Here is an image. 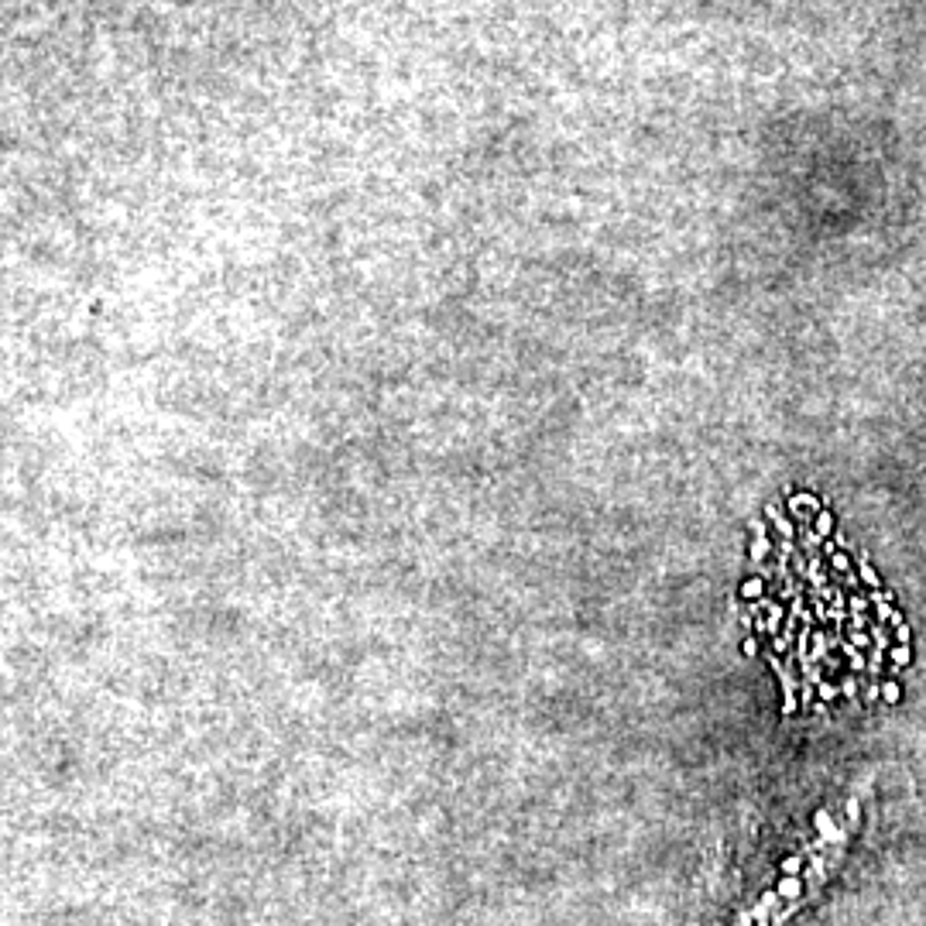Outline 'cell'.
Wrapping results in <instances>:
<instances>
[{"label":"cell","instance_id":"1","mask_svg":"<svg viewBox=\"0 0 926 926\" xmlns=\"http://www.w3.org/2000/svg\"><path fill=\"white\" fill-rule=\"evenodd\" d=\"M882 697L889 700V703H896V700H899V686L896 683H885L882 686Z\"/></svg>","mask_w":926,"mask_h":926},{"label":"cell","instance_id":"2","mask_svg":"<svg viewBox=\"0 0 926 926\" xmlns=\"http://www.w3.org/2000/svg\"><path fill=\"white\" fill-rule=\"evenodd\" d=\"M892 659H896V666H902V662H906V659H910V649H906V645H902V649H899V652H892Z\"/></svg>","mask_w":926,"mask_h":926},{"label":"cell","instance_id":"3","mask_svg":"<svg viewBox=\"0 0 926 926\" xmlns=\"http://www.w3.org/2000/svg\"><path fill=\"white\" fill-rule=\"evenodd\" d=\"M762 590V584L758 580H752V584H744V598H752V594H758Z\"/></svg>","mask_w":926,"mask_h":926},{"label":"cell","instance_id":"4","mask_svg":"<svg viewBox=\"0 0 926 926\" xmlns=\"http://www.w3.org/2000/svg\"><path fill=\"white\" fill-rule=\"evenodd\" d=\"M827 532H830V515H820V536H827Z\"/></svg>","mask_w":926,"mask_h":926}]
</instances>
